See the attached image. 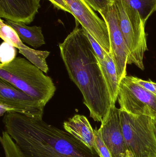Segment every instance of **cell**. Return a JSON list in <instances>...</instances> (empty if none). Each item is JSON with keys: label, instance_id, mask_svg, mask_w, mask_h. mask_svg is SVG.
<instances>
[{"label": "cell", "instance_id": "cell-1", "mask_svg": "<svg viewBox=\"0 0 156 157\" xmlns=\"http://www.w3.org/2000/svg\"><path fill=\"white\" fill-rule=\"evenodd\" d=\"M78 25L59 45L60 56L70 78L83 96L90 117L101 122L112 106L111 100L86 30Z\"/></svg>", "mask_w": 156, "mask_h": 157}, {"label": "cell", "instance_id": "cell-2", "mask_svg": "<svg viewBox=\"0 0 156 157\" xmlns=\"http://www.w3.org/2000/svg\"><path fill=\"white\" fill-rule=\"evenodd\" d=\"M3 123L24 157H100L67 132L42 119L10 112L5 114Z\"/></svg>", "mask_w": 156, "mask_h": 157}, {"label": "cell", "instance_id": "cell-3", "mask_svg": "<svg viewBox=\"0 0 156 157\" xmlns=\"http://www.w3.org/2000/svg\"><path fill=\"white\" fill-rule=\"evenodd\" d=\"M27 59L17 57L0 64V78L45 105L53 98L56 87L52 78Z\"/></svg>", "mask_w": 156, "mask_h": 157}, {"label": "cell", "instance_id": "cell-4", "mask_svg": "<svg viewBox=\"0 0 156 157\" xmlns=\"http://www.w3.org/2000/svg\"><path fill=\"white\" fill-rule=\"evenodd\" d=\"M119 26L129 52L127 64H134L144 70V56L148 50L145 25L138 11L127 0H114Z\"/></svg>", "mask_w": 156, "mask_h": 157}, {"label": "cell", "instance_id": "cell-5", "mask_svg": "<svg viewBox=\"0 0 156 157\" xmlns=\"http://www.w3.org/2000/svg\"><path fill=\"white\" fill-rule=\"evenodd\" d=\"M120 119L128 157H156L154 119L120 109Z\"/></svg>", "mask_w": 156, "mask_h": 157}, {"label": "cell", "instance_id": "cell-6", "mask_svg": "<svg viewBox=\"0 0 156 157\" xmlns=\"http://www.w3.org/2000/svg\"><path fill=\"white\" fill-rule=\"evenodd\" d=\"M120 109L131 114L156 119V95L126 75L120 82L118 91Z\"/></svg>", "mask_w": 156, "mask_h": 157}, {"label": "cell", "instance_id": "cell-7", "mask_svg": "<svg viewBox=\"0 0 156 157\" xmlns=\"http://www.w3.org/2000/svg\"><path fill=\"white\" fill-rule=\"evenodd\" d=\"M45 105L12 84L0 79V113L16 112L34 119H42Z\"/></svg>", "mask_w": 156, "mask_h": 157}, {"label": "cell", "instance_id": "cell-8", "mask_svg": "<svg viewBox=\"0 0 156 157\" xmlns=\"http://www.w3.org/2000/svg\"><path fill=\"white\" fill-rule=\"evenodd\" d=\"M78 22L107 53H111L108 27L84 0H64Z\"/></svg>", "mask_w": 156, "mask_h": 157}, {"label": "cell", "instance_id": "cell-9", "mask_svg": "<svg viewBox=\"0 0 156 157\" xmlns=\"http://www.w3.org/2000/svg\"><path fill=\"white\" fill-rule=\"evenodd\" d=\"M108 27L111 44V54L117 71L119 82L127 75L126 67L129 52L119 26L116 7L113 2L100 12Z\"/></svg>", "mask_w": 156, "mask_h": 157}, {"label": "cell", "instance_id": "cell-10", "mask_svg": "<svg viewBox=\"0 0 156 157\" xmlns=\"http://www.w3.org/2000/svg\"><path fill=\"white\" fill-rule=\"evenodd\" d=\"M103 140L112 157H128V152L122 129L120 109L113 105L99 129Z\"/></svg>", "mask_w": 156, "mask_h": 157}, {"label": "cell", "instance_id": "cell-11", "mask_svg": "<svg viewBox=\"0 0 156 157\" xmlns=\"http://www.w3.org/2000/svg\"><path fill=\"white\" fill-rule=\"evenodd\" d=\"M40 7L39 0H0V17L29 24L33 22Z\"/></svg>", "mask_w": 156, "mask_h": 157}, {"label": "cell", "instance_id": "cell-12", "mask_svg": "<svg viewBox=\"0 0 156 157\" xmlns=\"http://www.w3.org/2000/svg\"><path fill=\"white\" fill-rule=\"evenodd\" d=\"M63 125L65 131L90 149L95 151L96 146L94 129L85 116L76 114L64 121Z\"/></svg>", "mask_w": 156, "mask_h": 157}, {"label": "cell", "instance_id": "cell-13", "mask_svg": "<svg viewBox=\"0 0 156 157\" xmlns=\"http://www.w3.org/2000/svg\"><path fill=\"white\" fill-rule=\"evenodd\" d=\"M5 24L13 28L23 42L37 48L45 44L41 27L27 26L26 24L6 20Z\"/></svg>", "mask_w": 156, "mask_h": 157}, {"label": "cell", "instance_id": "cell-14", "mask_svg": "<svg viewBox=\"0 0 156 157\" xmlns=\"http://www.w3.org/2000/svg\"><path fill=\"white\" fill-rule=\"evenodd\" d=\"M99 63L111 96L112 105H115L118 98L120 82L111 53L106 52L103 60L99 61Z\"/></svg>", "mask_w": 156, "mask_h": 157}, {"label": "cell", "instance_id": "cell-15", "mask_svg": "<svg viewBox=\"0 0 156 157\" xmlns=\"http://www.w3.org/2000/svg\"><path fill=\"white\" fill-rule=\"evenodd\" d=\"M9 44L18 48L19 53L24 55L27 59L38 67L45 73H47L49 68L46 59L49 56L50 52L37 50L29 48L23 43L18 36L16 37Z\"/></svg>", "mask_w": 156, "mask_h": 157}, {"label": "cell", "instance_id": "cell-16", "mask_svg": "<svg viewBox=\"0 0 156 157\" xmlns=\"http://www.w3.org/2000/svg\"><path fill=\"white\" fill-rule=\"evenodd\" d=\"M130 5L138 11L144 24L156 10V0H127Z\"/></svg>", "mask_w": 156, "mask_h": 157}, {"label": "cell", "instance_id": "cell-17", "mask_svg": "<svg viewBox=\"0 0 156 157\" xmlns=\"http://www.w3.org/2000/svg\"><path fill=\"white\" fill-rule=\"evenodd\" d=\"M0 142L5 157H24L19 147L5 131L2 132Z\"/></svg>", "mask_w": 156, "mask_h": 157}, {"label": "cell", "instance_id": "cell-18", "mask_svg": "<svg viewBox=\"0 0 156 157\" xmlns=\"http://www.w3.org/2000/svg\"><path fill=\"white\" fill-rule=\"evenodd\" d=\"M15 48L4 41L0 48V60L1 63H7L16 58Z\"/></svg>", "mask_w": 156, "mask_h": 157}, {"label": "cell", "instance_id": "cell-19", "mask_svg": "<svg viewBox=\"0 0 156 157\" xmlns=\"http://www.w3.org/2000/svg\"><path fill=\"white\" fill-rule=\"evenodd\" d=\"M95 136V151L100 157H112L110 150L104 144L99 129H94Z\"/></svg>", "mask_w": 156, "mask_h": 157}, {"label": "cell", "instance_id": "cell-20", "mask_svg": "<svg viewBox=\"0 0 156 157\" xmlns=\"http://www.w3.org/2000/svg\"><path fill=\"white\" fill-rule=\"evenodd\" d=\"M93 10L99 13L108 7L114 0H84Z\"/></svg>", "mask_w": 156, "mask_h": 157}, {"label": "cell", "instance_id": "cell-21", "mask_svg": "<svg viewBox=\"0 0 156 157\" xmlns=\"http://www.w3.org/2000/svg\"><path fill=\"white\" fill-rule=\"evenodd\" d=\"M87 36L89 40L92 47L94 50V52L97 55V58L99 61L103 60L105 57L106 52L100 46V44L95 40L94 38L86 31Z\"/></svg>", "mask_w": 156, "mask_h": 157}, {"label": "cell", "instance_id": "cell-22", "mask_svg": "<svg viewBox=\"0 0 156 157\" xmlns=\"http://www.w3.org/2000/svg\"><path fill=\"white\" fill-rule=\"evenodd\" d=\"M130 77L133 81H134L138 85L142 86V87L144 88L148 91L156 95V83L152 81H146V80H143L141 78L132 76H130Z\"/></svg>", "mask_w": 156, "mask_h": 157}, {"label": "cell", "instance_id": "cell-23", "mask_svg": "<svg viewBox=\"0 0 156 157\" xmlns=\"http://www.w3.org/2000/svg\"><path fill=\"white\" fill-rule=\"evenodd\" d=\"M49 1L58 9L71 14L70 9L64 2V0H49Z\"/></svg>", "mask_w": 156, "mask_h": 157}, {"label": "cell", "instance_id": "cell-24", "mask_svg": "<svg viewBox=\"0 0 156 157\" xmlns=\"http://www.w3.org/2000/svg\"><path fill=\"white\" fill-rule=\"evenodd\" d=\"M154 126L155 132L156 135V119H154Z\"/></svg>", "mask_w": 156, "mask_h": 157}]
</instances>
